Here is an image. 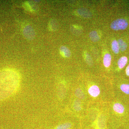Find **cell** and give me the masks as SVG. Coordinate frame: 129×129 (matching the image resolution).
I'll use <instances>...</instances> for the list:
<instances>
[{"mask_svg": "<svg viewBox=\"0 0 129 129\" xmlns=\"http://www.w3.org/2000/svg\"><path fill=\"white\" fill-rule=\"evenodd\" d=\"M20 84L18 73L11 69L0 71V101L7 99L17 90Z\"/></svg>", "mask_w": 129, "mask_h": 129, "instance_id": "cell-1", "label": "cell"}, {"mask_svg": "<svg viewBox=\"0 0 129 129\" xmlns=\"http://www.w3.org/2000/svg\"><path fill=\"white\" fill-rule=\"evenodd\" d=\"M128 22L123 19H118L113 21L111 23V27L115 30H124L128 27Z\"/></svg>", "mask_w": 129, "mask_h": 129, "instance_id": "cell-2", "label": "cell"}, {"mask_svg": "<svg viewBox=\"0 0 129 129\" xmlns=\"http://www.w3.org/2000/svg\"><path fill=\"white\" fill-rule=\"evenodd\" d=\"M88 91L89 94L93 97H96L100 94V89L96 85L91 86L88 89Z\"/></svg>", "mask_w": 129, "mask_h": 129, "instance_id": "cell-3", "label": "cell"}, {"mask_svg": "<svg viewBox=\"0 0 129 129\" xmlns=\"http://www.w3.org/2000/svg\"><path fill=\"white\" fill-rule=\"evenodd\" d=\"M113 109L115 112L119 114L123 113L124 111V107L120 103H115L113 106Z\"/></svg>", "mask_w": 129, "mask_h": 129, "instance_id": "cell-4", "label": "cell"}, {"mask_svg": "<svg viewBox=\"0 0 129 129\" xmlns=\"http://www.w3.org/2000/svg\"><path fill=\"white\" fill-rule=\"evenodd\" d=\"M111 55L109 53H106L103 58V64L106 68H108L111 64Z\"/></svg>", "mask_w": 129, "mask_h": 129, "instance_id": "cell-5", "label": "cell"}, {"mask_svg": "<svg viewBox=\"0 0 129 129\" xmlns=\"http://www.w3.org/2000/svg\"><path fill=\"white\" fill-rule=\"evenodd\" d=\"M128 61V58L126 56H123L119 58L118 61V65L120 69H122L125 66Z\"/></svg>", "mask_w": 129, "mask_h": 129, "instance_id": "cell-6", "label": "cell"}, {"mask_svg": "<svg viewBox=\"0 0 129 129\" xmlns=\"http://www.w3.org/2000/svg\"><path fill=\"white\" fill-rule=\"evenodd\" d=\"M60 51L62 55L65 57H69L71 55V52L69 49L66 47L62 46L60 48Z\"/></svg>", "mask_w": 129, "mask_h": 129, "instance_id": "cell-7", "label": "cell"}, {"mask_svg": "<svg viewBox=\"0 0 129 129\" xmlns=\"http://www.w3.org/2000/svg\"><path fill=\"white\" fill-rule=\"evenodd\" d=\"M112 49L113 52L115 54H118L119 52V47L118 41L114 40L112 43Z\"/></svg>", "mask_w": 129, "mask_h": 129, "instance_id": "cell-8", "label": "cell"}, {"mask_svg": "<svg viewBox=\"0 0 129 129\" xmlns=\"http://www.w3.org/2000/svg\"><path fill=\"white\" fill-rule=\"evenodd\" d=\"M118 42L120 50L122 51H124L126 50L127 47V44L123 40L120 39L118 40Z\"/></svg>", "mask_w": 129, "mask_h": 129, "instance_id": "cell-9", "label": "cell"}, {"mask_svg": "<svg viewBox=\"0 0 129 129\" xmlns=\"http://www.w3.org/2000/svg\"><path fill=\"white\" fill-rule=\"evenodd\" d=\"M89 37L92 41L97 42L99 40V37L96 31H92L89 34Z\"/></svg>", "mask_w": 129, "mask_h": 129, "instance_id": "cell-10", "label": "cell"}, {"mask_svg": "<svg viewBox=\"0 0 129 129\" xmlns=\"http://www.w3.org/2000/svg\"><path fill=\"white\" fill-rule=\"evenodd\" d=\"M72 124L71 123H65L58 125L56 129H70L72 127Z\"/></svg>", "mask_w": 129, "mask_h": 129, "instance_id": "cell-11", "label": "cell"}, {"mask_svg": "<svg viewBox=\"0 0 129 129\" xmlns=\"http://www.w3.org/2000/svg\"><path fill=\"white\" fill-rule=\"evenodd\" d=\"M75 95L76 97L80 99H83L84 98V94L82 90L80 88H78L75 90Z\"/></svg>", "mask_w": 129, "mask_h": 129, "instance_id": "cell-12", "label": "cell"}, {"mask_svg": "<svg viewBox=\"0 0 129 129\" xmlns=\"http://www.w3.org/2000/svg\"><path fill=\"white\" fill-rule=\"evenodd\" d=\"M120 89L125 94H129V84H123L120 85Z\"/></svg>", "mask_w": 129, "mask_h": 129, "instance_id": "cell-13", "label": "cell"}, {"mask_svg": "<svg viewBox=\"0 0 129 129\" xmlns=\"http://www.w3.org/2000/svg\"><path fill=\"white\" fill-rule=\"evenodd\" d=\"M74 109L76 111H79L81 109V102L79 100H76L74 102L73 104Z\"/></svg>", "mask_w": 129, "mask_h": 129, "instance_id": "cell-14", "label": "cell"}, {"mask_svg": "<svg viewBox=\"0 0 129 129\" xmlns=\"http://www.w3.org/2000/svg\"><path fill=\"white\" fill-rule=\"evenodd\" d=\"M126 74L127 76H129V65H128L126 68Z\"/></svg>", "mask_w": 129, "mask_h": 129, "instance_id": "cell-15", "label": "cell"}]
</instances>
